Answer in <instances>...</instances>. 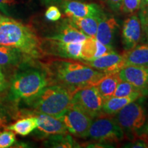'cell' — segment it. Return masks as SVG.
Masks as SVG:
<instances>
[{
    "instance_id": "6da1fadb",
    "label": "cell",
    "mask_w": 148,
    "mask_h": 148,
    "mask_svg": "<svg viewBox=\"0 0 148 148\" xmlns=\"http://www.w3.org/2000/svg\"><path fill=\"white\" fill-rule=\"evenodd\" d=\"M43 66L50 84L63 86L73 94L82 88L95 86L107 74L73 59H55Z\"/></svg>"
},
{
    "instance_id": "7a4b0ae2",
    "label": "cell",
    "mask_w": 148,
    "mask_h": 148,
    "mask_svg": "<svg viewBox=\"0 0 148 148\" xmlns=\"http://www.w3.org/2000/svg\"><path fill=\"white\" fill-rule=\"evenodd\" d=\"M0 45L14 48L29 59L41 58L45 54L42 41L31 27L1 14Z\"/></svg>"
},
{
    "instance_id": "3957f363",
    "label": "cell",
    "mask_w": 148,
    "mask_h": 148,
    "mask_svg": "<svg viewBox=\"0 0 148 148\" xmlns=\"http://www.w3.org/2000/svg\"><path fill=\"white\" fill-rule=\"evenodd\" d=\"M49 84V76L43 66H31L26 62L12 77L9 98L15 102L28 100Z\"/></svg>"
},
{
    "instance_id": "277c9868",
    "label": "cell",
    "mask_w": 148,
    "mask_h": 148,
    "mask_svg": "<svg viewBox=\"0 0 148 148\" xmlns=\"http://www.w3.org/2000/svg\"><path fill=\"white\" fill-rule=\"evenodd\" d=\"M73 95L63 86L49 84L24 103L31 112L29 115L46 114L59 119L71 105Z\"/></svg>"
},
{
    "instance_id": "5b68a950",
    "label": "cell",
    "mask_w": 148,
    "mask_h": 148,
    "mask_svg": "<svg viewBox=\"0 0 148 148\" xmlns=\"http://www.w3.org/2000/svg\"><path fill=\"white\" fill-rule=\"evenodd\" d=\"M114 115L116 121L130 139L134 140L146 132L147 114L142 97L128 103Z\"/></svg>"
},
{
    "instance_id": "8992f818",
    "label": "cell",
    "mask_w": 148,
    "mask_h": 148,
    "mask_svg": "<svg viewBox=\"0 0 148 148\" xmlns=\"http://www.w3.org/2000/svg\"><path fill=\"white\" fill-rule=\"evenodd\" d=\"M124 133L114 118L103 114L92 120L88 130V136L99 143H117L124 138Z\"/></svg>"
},
{
    "instance_id": "52a82bcc",
    "label": "cell",
    "mask_w": 148,
    "mask_h": 148,
    "mask_svg": "<svg viewBox=\"0 0 148 148\" xmlns=\"http://www.w3.org/2000/svg\"><path fill=\"white\" fill-rule=\"evenodd\" d=\"M103 98L95 86L82 88L73 93L71 103L88 114L92 119L103 115Z\"/></svg>"
},
{
    "instance_id": "ba28073f",
    "label": "cell",
    "mask_w": 148,
    "mask_h": 148,
    "mask_svg": "<svg viewBox=\"0 0 148 148\" xmlns=\"http://www.w3.org/2000/svg\"><path fill=\"white\" fill-rule=\"evenodd\" d=\"M59 119L65 125L68 132L79 138L87 137L93 120L91 116L72 103Z\"/></svg>"
},
{
    "instance_id": "9c48e42d",
    "label": "cell",
    "mask_w": 148,
    "mask_h": 148,
    "mask_svg": "<svg viewBox=\"0 0 148 148\" xmlns=\"http://www.w3.org/2000/svg\"><path fill=\"white\" fill-rule=\"evenodd\" d=\"M82 42H64L46 38L42 41L44 53L55 56L60 58L79 60Z\"/></svg>"
},
{
    "instance_id": "30bf717a",
    "label": "cell",
    "mask_w": 148,
    "mask_h": 148,
    "mask_svg": "<svg viewBox=\"0 0 148 148\" xmlns=\"http://www.w3.org/2000/svg\"><path fill=\"white\" fill-rule=\"evenodd\" d=\"M143 32L140 18L133 14L123 22L122 28V43L125 51L130 50L141 42Z\"/></svg>"
},
{
    "instance_id": "8fae6325",
    "label": "cell",
    "mask_w": 148,
    "mask_h": 148,
    "mask_svg": "<svg viewBox=\"0 0 148 148\" xmlns=\"http://www.w3.org/2000/svg\"><path fill=\"white\" fill-rule=\"evenodd\" d=\"M118 73L121 80L130 82L148 95V66L125 65Z\"/></svg>"
},
{
    "instance_id": "7c38bea8",
    "label": "cell",
    "mask_w": 148,
    "mask_h": 148,
    "mask_svg": "<svg viewBox=\"0 0 148 148\" xmlns=\"http://www.w3.org/2000/svg\"><path fill=\"white\" fill-rule=\"evenodd\" d=\"M37 119V127L35 129L40 137L47 138L56 134H67L65 125L58 118L46 114H34Z\"/></svg>"
},
{
    "instance_id": "4fadbf2b",
    "label": "cell",
    "mask_w": 148,
    "mask_h": 148,
    "mask_svg": "<svg viewBox=\"0 0 148 148\" xmlns=\"http://www.w3.org/2000/svg\"><path fill=\"white\" fill-rule=\"evenodd\" d=\"M64 14L68 18H83L88 16H101L102 9L95 3H87L74 0H65L62 3Z\"/></svg>"
},
{
    "instance_id": "5bb4252c",
    "label": "cell",
    "mask_w": 148,
    "mask_h": 148,
    "mask_svg": "<svg viewBox=\"0 0 148 148\" xmlns=\"http://www.w3.org/2000/svg\"><path fill=\"white\" fill-rule=\"evenodd\" d=\"M82 62L93 69L106 73L119 72L120 69L125 66L124 56L115 52L91 60H82Z\"/></svg>"
},
{
    "instance_id": "9a60e30c",
    "label": "cell",
    "mask_w": 148,
    "mask_h": 148,
    "mask_svg": "<svg viewBox=\"0 0 148 148\" xmlns=\"http://www.w3.org/2000/svg\"><path fill=\"white\" fill-rule=\"evenodd\" d=\"M118 26L119 24L113 16H108L103 13L98 23L95 38L107 47L113 49L112 43Z\"/></svg>"
},
{
    "instance_id": "2e32d148",
    "label": "cell",
    "mask_w": 148,
    "mask_h": 148,
    "mask_svg": "<svg viewBox=\"0 0 148 148\" xmlns=\"http://www.w3.org/2000/svg\"><path fill=\"white\" fill-rule=\"evenodd\" d=\"M86 38V35L71 25L67 19L61 23L52 36H48L47 38L64 42H83Z\"/></svg>"
},
{
    "instance_id": "e0dca14e",
    "label": "cell",
    "mask_w": 148,
    "mask_h": 148,
    "mask_svg": "<svg viewBox=\"0 0 148 148\" xmlns=\"http://www.w3.org/2000/svg\"><path fill=\"white\" fill-rule=\"evenodd\" d=\"M123 54L125 65L148 66V43L138 44Z\"/></svg>"
},
{
    "instance_id": "ac0fdd59",
    "label": "cell",
    "mask_w": 148,
    "mask_h": 148,
    "mask_svg": "<svg viewBox=\"0 0 148 148\" xmlns=\"http://www.w3.org/2000/svg\"><path fill=\"white\" fill-rule=\"evenodd\" d=\"M121 80L118 72L107 73L95 86L104 100L113 96L114 92Z\"/></svg>"
},
{
    "instance_id": "d6986e66",
    "label": "cell",
    "mask_w": 148,
    "mask_h": 148,
    "mask_svg": "<svg viewBox=\"0 0 148 148\" xmlns=\"http://www.w3.org/2000/svg\"><path fill=\"white\" fill-rule=\"evenodd\" d=\"M14 48L0 45V66H16L25 61L30 60Z\"/></svg>"
},
{
    "instance_id": "ffe728a7",
    "label": "cell",
    "mask_w": 148,
    "mask_h": 148,
    "mask_svg": "<svg viewBox=\"0 0 148 148\" xmlns=\"http://www.w3.org/2000/svg\"><path fill=\"white\" fill-rule=\"evenodd\" d=\"M101 16H88L83 18L72 17L68 18V21L87 37L95 38L98 23Z\"/></svg>"
},
{
    "instance_id": "44dd1931",
    "label": "cell",
    "mask_w": 148,
    "mask_h": 148,
    "mask_svg": "<svg viewBox=\"0 0 148 148\" xmlns=\"http://www.w3.org/2000/svg\"><path fill=\"white\" fill-rule=\"evenodd\" d=\"M139 98L136 97H112L104 99L102 105L103 114L114 115L123 107Z\"/></svg>"
},
{
    "instance_id": "7402d4cb",
    "label": "cell",
    "mask_w": 148,
    "mask_h": 148,
    "mask_svg": "<svg viewBox=\"0 0 148 148\" xmlns=\"http://www.w3.org/2000/svg\"><path fill=\"white\" fill-rule=\"evenodd\" d=\"M37 127V119L34 115H29L18 119L12 124L6 125L5 129L25 136L32 133Z\"/></svg>"
},
{
    "instance_id": "603a6c76",
    "label": "cell",
    "mask_w": 148,
    "mask_h": 148,
    "mask_svg": "<svg viewBox=\"0 0 148 148\" xmlns=\"http://www.w3.org/2000/svg\"><path fill=\"white\" fill-rule=\"evenodd\" d=\"M47 138L45 143L46 147L62 148L80 147L79 144L72 138L71 136L68 134V133L64 134L53 135Z\"/></svg>"
},
{
    "instance_id": "cb8c5ba5",
    "label": "cell",
    "mask_w": 148,
    "mask_h": 148,
    "mask_svg": "<svg viewBox=\"0 0 148 148\" xmlns=\"http://www.w3.org/2000/svg\"><path fill=\"white\" fill-rule=\"evenodd\" d=\"M114 97H143L145 94L134 85L125 81L121 80L113 94Z\"/></svg>"
},
{
    "instance_id": "d4e9b609",
    "label": "cell",
    "mask_w": 148,
    "mask_h": 148,
    "mask_svg": "<svg viewBox=\"0 0 148 148\" xmlns=\"http://www.w3.org/2000/svg\"><path fill=\"white\" fill-rule=\"evenodd\" d=\"M97 49V40L94 37H87L82 42L79 60H88L95 58Z\"/></svg>"
},
{
    "instance_id": "484cf974",
    "label": "cell",
    "mask_w": 148,
    "mask_h": 148,
    "mask_svg": "<svg viewBox=\"0 0 148 148\" xmlns=\"http://www.w3.org/2000/svg\"><path fill=\"white\" fill-rule=\"evenodd\" d=\"M16 142L15 134L12 131L6 130L0 132V148H8Z\"/></svg>"
},
{
    "instance_id": "4316f807",
    "label": "cell",
    "mask_w": 148,
    "mask_h": 148,
    "mask_svg": "<svg viewBox=\"0 0 148 148\" xmlns=\"http://www.w3.org/2000/svg\"><path fill=\"white\" fill-rule=\"evenodd\" d=\"M141 0H123L121 7L122 12L130 14L140 9Z\"/></svg>"
},
{
    "instance_id": "83f0119b",
    "label": "cell",
    "mask_w": 148,
    "mask_h": 148,
    "mask_svg": "<svg viewBox=\"0 0 148 148\" xmlns=\"http://www.w3.org/2000/svg\"><path fill=\"white\" fill-rule=\"evenodd\" d=\"M61 12L59 10L58 7L55 6V5H51L47 9L45 16L47 20L51 21H58L61 18Z\"/></svg>"
},
{
    "instance_id": "f1b7e54d",
    "label": "cell",
    "mask_w": 148,
    "mask_h": 148,
    "mask_svg": "<svg viewBox=\"0 0 148 148\" xmlns=\"http://www.w3.org/2000/svg\"><path fill=\"white\" fill-rule=\"evenodd\" d=\"M9 119H10V116H9L6 110L0 105V130L3 127L5 128V127L7 125V123H8Z\"/></svg>"
},
{
    "instance_id": "f546056e",
    "label": "cell",
    "mask_w": 148,
    "mask_h": 148,
    "mask_svg": "<svg viewBox=\"0 0 148 148\" xmlns=\"http://www.w3.org/2000/svg\"><path fill=\"white\" fill-rule=\"evenodd\" d=\"M15 3V0H0V10L8 14V10Z\"/></svg>"
},
{
    "instance_id": "4dcf8cb0",
    "label": "cell",
    "mask_w": 148,
    "mask_h": 148,
    "mask_svg": "<svg viewBox=\"0 0 148 148\" xmlns=\"http://www.w3.org/2000/svg\"><path fill=\"white\" fill-rule=\"evenodd\" d=\"M122 1L123 0H106L107 4L114 12H118L121 10Z\"/></svg>"
},
{
    "instance_id": "1f68e13d",
    "label": "cell",
    "mask_w": 148,
    "mask_h": 148,
    "mask_svg": "<svg viewBox=\"0 0 148 148\" xmlns=\"http://www.w3.org/2000/svg\"><path fill=\"white\" fill-rule=\"evenodd\" d=\"M138 17L140 18L141 25L148 22V5L143 8H140L138 12Z\"/></svg>"
},
{
    "instance_id": "d6a6232c",
    "label": "cell",
    "mask_w": 148,
    "mask_h": 148,
    "mask_svg": "<svg viewBox=\"0 0 148 148\" xmlns=\"http://www.w3.org/2000/svg\"><path fill=\"white\" fill-rule=\"evenodd\" d=\"M7 87H8V82L5 79L3 70L0 66V93H1Z\"/></svg>"
},
{
    "instance_id": "836d02e7",
    "label": "cell",
    "mask_w": 148,
    "mask_h": 148,
    "mask_svg": "<svg viewBox=\"0 0 148 148\" xmlns=\"http://www.w3.org/2000/svg\"><path fill=\"white\" fill-rule=\"evenodd\" d=\"M143 36H142L141 42L143 43H148V22L141 25Z\"/></svg>"
},
{
    "instance_id": "e575fe53",
    "label": "cell",
    "mask_w": 148,
    "mask_h": 148,
    "mask_svg": "<svg viewBox=\"0 0 148 148\" xmlns=\"http://www.w3.org/2000/svg\"><path fill=\"white\" fill-rule=\"evenodd\" d=\"M45 3H58L60 2L61 0H42Z\"/></svg>"
},
{
    "instance_id": "d590c367",
    "label": "cell",
    "mask_w": 148,
    "mask_h": 148,
    "mask_svg": "<svg viewBox=\"0 0 148 148\" xmlns=\"http://www.w3.org/2000/svg\"><path fill=\"white\" fill-rule=\"evenodd\" d=\"M148 5V0H141V3H140V8H143Z\"/></svg>"
},
{
    "instance_id": "8d00e7d4",
    "label": "cell",
    "mask_w": 148,
    "mask_h": 148,
    "mask_svg": "<svg viewBox=\"0 0 148 148\" xmlns=\"http://www.w3.org/2000/svg\"><path fill=\"white\" fill-rule=\"evenodd\" d=\"M145 132L148 134V120L146 122V125H145Z\"/></svg>"
},
{
    "instance_id": "74e56055",
    "label": "cell",
    "mask_w": 148,
    "mask_h": 148,
    "mask_svg": "<svg viewBox=\"0 0 148 148\" xmlns=\"http://www.w3.org/2000/svg\"><path fill=\"white\" fill-rule=\"evenodd\" d=\"M147 147H148V140H147Z\"/></svg>"
}]
</instances>
